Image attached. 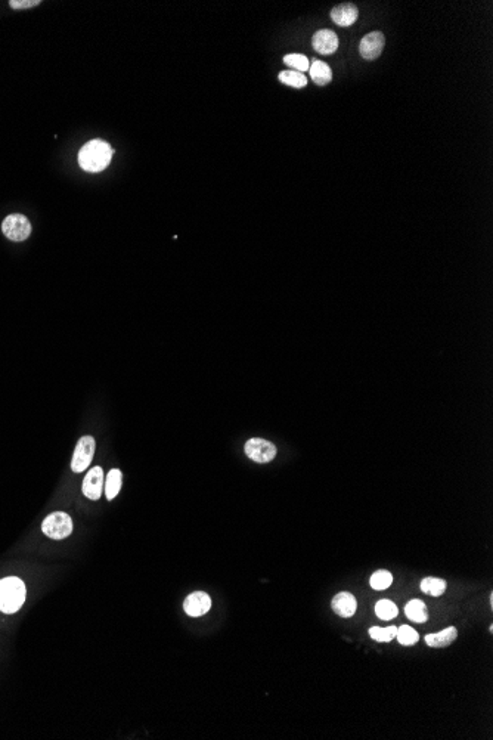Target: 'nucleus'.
Wrapping results in <instances>:
<instances>
[{
	"mask_svg": "<svg viewBox=\"0 0 493 740\" xmlns=\"http://www.w3.org/2000/svg\"><path fill=\"white\" fill-rule=\"evenodd\" d=\"M279 80L284 85H288V86L296 87V89H301V87H304L307 85V77L304 76V74L299 72V71H294V70L279 72Z\"/></svg>",
	"mask_w": 493,
	"mask_h": 740,
	"instance_id": "a211bd4d",
	"label": "nucleus"
},
{
	"mask_svg": "<svg viewBox=\"0 0 493 740\" xmlns=\"http://www.w3.org/2000/svg\"><path fill=\"white\" fill-rule=\"evenodd\" d=\"M396 634H397V626H394V625L387 626V628H381V626L370 628L371 638L375 641H380V643L392 641L396 637Z\"/></svg>",
	"mask_w": 493,
	"mask_h": 740,
	"instance_id": "412c9836",
	"label": "nucleus"
},
{
	"mask_svg": "<svg viewBox=\"0 0 493 740\" xmlns=\"http://www.w3.org/2000/svg\"><path fill=\"white\" fill-rule=\"evenodd\" d=\"M446 581L442 578H434L428 577L421 581V591L426 594H430L433 597H441L446 591Z\"/></svg>",
	"mask_w": 493,
	"mask_h": 740,
	"instance_id": "f3484780",
	"label": "nucleus"
},
{
	"mask_svg": "<svg viewBox=\"0 0 493 740\" xmlns=\"http://www.w3.org/2000/svg\"><path fill=\"white\" fill-rule=\"evenodd\" d=\"M121 484H123V473L118 469L109 470L106 474L105 486H104L108 501H111V499H114L118 495V492L121 489Z\"/></svg>",
	"mask_w": 493,
	"mask_h": 740,
	"instance_id": "dca6fc26",
	"label": "nucleus"
},
{
	"mask_svg": "<svg viewBox=\"0 0 493 740\" xmlns=\"http://www.w3.org/2000/svg\"><path fill=\"white\" fill-rule=\"evenodd\" d=\"M114 150L111 145L95 139L87 142L79 153V164L80 168L90 173H98L106 169L111 163Z\"/></svg>",
	"mask_w": 493,
	"mask_h": 740,
	"instance_id": "f257e3e1",
	"label": "nucleus"
},
{
	"mask_svg": "<svg viewBox=\"0 0 493 740\" xmlns=\"http://www.w3.org/2000/svg\"><path fill=\"white\" fill-rule=\"evenodd\" d=\"M4 235L13 243H21L31 235V224L24 214H9L2 224Z\"/></svg>",
	"mask_w": 493,
	"mask_h": 740,
	"instance_id": "20e7f679",
	"label": "nucleus"
},
{
	"mask_svg": "<svg viewBox=\"0 0 493 740\" xmlns=\"http://www.w3.org/2000/svg\"><path fill=\"white\" fill-rule=\"evenodd\" d=\"M245 454L250 459L265 464V462H269L277 457V447L272 442L254 437L245 443Z\"/></svg>",
	"mask_w": 493,
	"mask_h": 740,
	"instance_id": "423d86ee",
	"label": "nucleus"
},
{
	"mask_svg": "<svg viewBox=\"0 0 493 740\" xmlns=\"http://www.w3.org/2000/svg\"><path fill=\"white\" fill-rule=\"evenodd\" d=\"M405 615L409 621L416 622V624H424L428 621V612H427L426 603L419 599H414L405 606Z\"/></svg>",
	"mask_w": 493,
	"mask_h": 740,
	"instance_id": "2eb2a0df",
	"label": "nucleus"
},
{
	"mask_svg": "<svg viewBox=\"0 0 493 740\" xmlns=\"http://www.w3.org/2000/svg\"><path fill=\"white\" fill-rule=\"evenodd\" d=\"M95 448H96L95 439L92 436H83L77 442V447L74 450V457H72V459H71V470L74 473L84 472L94 459Z\"/></svg>",
	"mask_w": 493,
	"mask_h": 740,
	"instance_id": "39448f33",
	"label": "nucleus"
},
{
	"mask_svg": "<svg viewBox=\"0 0 493 740\" xmlns=\"http://www.w3.org/2000/svg\"><path fill=\"white\" fill-rule=\"evenodd\" d=\"M211 609V599L204 591H196V593L189 594L184 602V610L185 614L192 618H199L206 615Z\"/></svg>",
	"mask_w": 493,
	"mask_h": 740,
	"instance_id": "1a4fd4ad",
	"label": "nucleus"
},
{
	"mask_svg": "<svg viewBox=\"0 0 493 740\" xmlns=\"http://www.w3.org/2000/svg\"><path fill=\"white\" fill-rule=\"evenodd\" d=\"M312 46L322 55H331L338 49V37L331 30H319L312 37Z\"/></svg>",
	"mask_w": 493,
	"mask_h": 740,
	"instance_id": "9d476101",
	"label": "nucleus"
},
{
	"mask_svg": "<svg viewBox=\"0 0 493 740\" xmlns=\"http://www.w3.org/2000/svg\"><path fill=\"white\" fill-rule=\"evenodd\" d=\"M284 62L293 68L294 71H299V72H303V71H307L310 64H309V60L304 57V55H299V53H291V55H287V57H284Z\"/></svg>",
	"mask_w": 493,
	"mask_h": 740,
	"instance_id": "5701e85b",
	"label": "nucleus"
},
{
	"mask_svg": "<svg viewBox=\"0 0 493 740\" xmlns=\"http://www.w3.org/2000/svg\"><path fill=\"white\" fill-rule=\"evenodd\" d=\"M83 495L92 501H98L104 491V470L101 467L90 469L82 485Z\"/></svg>",
	"mask_w": 493,
	"mask_h": 740,
	"instance_id": "6e6552de",
	"label": "nucleus"
},
{
	"mask_svg": "<svg viewBox=\"0 0 493 740\" xmlns=\"http://www.w3.org/2000/svg\"><path fill=\"white\" fill-rule=\"evenodd\" d=\"M396 637L401 646H414L419 640L418 633L409 625H401L400 628H397Z\"/></svg>",
	"mask_w": 493,
	"mask_h": 740,
	"instance_id": "4be33fe9",
	"label": "nucleus"
},
{
	"mask_svg": "<svg viewBox=\"0 0 493 740\" xmlns=\"http://www.w3.org/2000/svg\"><path fill=\"white\" fill-rule=\"evenodd\" d=\"M40 4H42L40 0H11V2H9V6H11L12 9L20 11V9L35 8V6H39Z\"/></svg>",
	"mask_w": 493,
	"mask_h": 740,
	"instance_id": "b1692460",
	"label": "nucleus"
},
{
	"mask_svg": "<svg viewBox=\"0 0 493 740\" xmlns=\"http://www.w3.org/2000/svg\"><path fill=\"white\" fill-rule=\"evenodd\" d=\"M375 614L382 621H389V619H394L399 614V609L397 606L392 602V600H380L377 604H375Z\"/></svg>",
	"mask_w": 493,
	"mask_h": 740,
	"instance_id": "6ab92c4d",
	"label": "nucleus"
},
{
	"mask_svg": "<svg viewBox=\"0 0 493 740\" xmlns=\"http://www.w3.org/2000/svg\"><path fill=\"white\" fill-rule=\"evenodd\" d=\"M392 582H393V575L389 570H377L372 573V577L370 580L371 587L377 591L387 589L392 585Z\"/></svg>",
	"mask_w": 493,
	"mask_h": 740,
	"instance_id": "aec40b11",
	"label": "nucleus"
},
{
	"mask_svg": "<svg viewBox=\"0 0 493 740\" xmlns=\"http://www.w3.org/2000/svg\"><path fill=\"white\" fill-rule=\"evenodd\" d=\"M359 11L352 4H341L331 11V20L340 27H350L358 21Z\"/></svg>",
	"mask_w": 493,
	"mask_h": 740,
	"instance_id": "9b49d317",
	"label": "nucleus"
},
{
	"mask_svg": "<svg viewBox=\"0 0 493 740\" xmlns=\"http://www.w3.org/2000/svg\"><path fill=\"white\" fill-rule=\"evenodd\" d=\"M456 637H458V631H456V628L455 626H449V628H446V630H443L441 633L427 634L426 636V643L430 647H437V649H441V647L450 646L456 640Z\"/></svg>",
	"mask_w": 493,
	"mask_h": 740,
	"instance_id": "4468645a",
	"label": "nucleus"
},
{
	"mask_svg": "<svg viewBox=\"0 0 493 740\" xmlns=\"http://www.w3.org/2000/svg\"><path fill=\"white\" fill-rule=\"evenodd\" d=\"M72 521L71 517L64 511H55L49 514L42 523V530L52 540H65L67 536L72 533Z\"/></svg>",
	"mask_w": 493,
	"mask_h": 740,
	"instance_id": "7ed1b4c3",
	"label": "nucleus"
},
{
	"mask_svg": "<svg viewBox=\"0 0 493 740\" xmlns=\"http://www.w3.org/2000/svg\"><path fill=\"white\" fill-rule=\"evenodd\" d=\"M309 71H310V77H312V80L318 86H326V85H330L333 80L331 68L322 61L314 60L312 64H310V67H309Z\"/></svg>",
	"mask_w": 493,
	"mask_h": 740,
	"instance_id": "ddd939ff",
	"label": "nucleus"
},
{
	"mask_svg": "<svg viewBox=\"0 0 493 740\" xmlns=\"http://www.w3.org/2000/svg\"><path fill=\"white\" fill-rule=\"evenodd\" d=\"M384 43H386L384 34H382L381 31H372V33L367 34L360 40V45H359V52L362 55V58L377 60L381 55L382 49H384Z\"/></svg>",
	"mask_w": 493,
	"mask_h": 740,
	"instance_id": "0eeeda50",
	"label": "nucleus"
},
{
	"mask_svg": "<svg viewBox=\"0 0 493 740\" xmlns=\"http://www.w3.org/2000/svg\"><path fill=\"white\" fill-rule=\"evenodd\" d=\"M27 588L26 584L16 577H8L0 580V612L15 614L21 609L26 602Z\"/></svg>",
	"mask_w": 493,
	"mask_h": 740,
	"instance_id": "f03ea898",
	"label": "nucleus"
},
{
	"mask_svg": "<svg viewBox=\"0 0 493 740\" xmlns=\"http://www.w3.org/2000/svg\"><path fill=\"white\" fill-rule=\"evenodd\" d=\"M331 607H333V610L338 616H341V618H352L356 614L358 602H356L355 596L350 594V593H338L333 599Z\"/></svg>",
	"mask_w": 493,
	"mask_h": 740,
	"instance_id": "f8f14e48",
	"label": "nucleus"
}]
</instances>
